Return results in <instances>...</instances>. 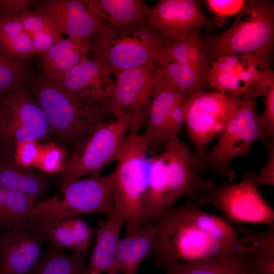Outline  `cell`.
<instances>
[{"label":"cell","mask_w":274,"mask_h":274,"mask_svg":"<svg viewBox=\"0 0 274 274\" xmlns=\"http://www.w3.org/2000/svg\"><path fill=\"white\" fill-rule=\"evenodd\" d=\"M19 18L24 31L31 38L40 32L61 34L48 15L41 9L33 11L29 10Z\"/></svg>","instance_id":"e575fe53"},{"label":"cell","mask_w":274,"mask_h":274,"mask_svg":"<svg viewBox=\"0 0 274 274\" xmlns=\"http://www.w3.org/2000/svg\"><path fill=\"white\" fill-rule=\"evenodd\" d=\"M199 167L178 136L170 139L160 154L148 157L147 223L182 196L194 201L204 183Z\"/></svg>","instance_id":"7a4b0ae2"},{"label":"cell","mask_w":274,"mask_h":274,"mask_svg":"<svg viewBox=\"0 0 274 274\" xmlns=\"http://www.w3.org/2000/svg\"><path fill=\"white\" fill-rule=\"evenodd\" d=\"M239 99L217 91H201L186 97L184 103L188 136L195 156L203 154L208 144L219 136L234 115Z\"/></svg>","instance_id":"4fadbf2b"},{"label":"cell","mask_w":274,"mask_h":274,"mask_svg":"<svg viewBox=\"0 0 274 274\" xmlns=\"http://www.w3.org/2000/svg\"><path fill=\"white\" fill-rule=\"evenodd\" d=\"M162 74L159 64L122 70L115 75L108 107L116 118L126 120L128 133L146 123L154 91Z\"/></svg>","instance_id":"8fae6325"},{"label":"cell","mask_w":274,"mask_h":274,"mask_svg":"<svg viewBox=\"0 0 274 274\" xmlns=\"http://www.w3.org/2000/svg\"><path fill=\"white\" fill-rule=\"evenodd\" d=\"M273 41V2L250 0L230 27L203 42L208 58L215 60L227 55H250L270 66Z\"/></svg>","instance_id":"5b68a950"},{"label":"cell","mask_w":274,"mask_h":274,"mask_svg":"<svg viewBox=\"0 0 274 274\" xmlns=\"http://www.w3.org/2000/svg\"><path fill=\"white\" fill-rule=\"evenodd\" d=\"M13 150V160L16 164L26 168L36 166L41 150V145L38 142L29 141L17 143Z\"/></svg>","instance_id":"74e56055"},{"label":"cell","mask_w":274,"mask_h":274,"mask_svg":"<svg viewBox=\"0 0 274 274\" xmlns=\"http://www.w3.org/2000/svg\"><path fill=\"white\" fill-rule=\"evenodd\" d=\"M207 81L214 91L222 92L238 99L257 98L235 74L218 73L210 68Z\"/></svg>","instance_id":"4dcf8cb0"},{"label":"cell","mask_w":274,"mask_h":274,"mask_svg":"<svg viewBox=\"0 0 274 274\" xmlns=\"http://www.w3.org/2000/svg\"><path fill=\"white\" fill-rule=\"evenodd\" d=\"M90 40L92 58L101 61L114 75L159 64L163 51L174 41L145 22L123 26L105 24Z\"/></svg>","instance_id":"3957f363"},{"label":"cell","mask_w":274,"mask_h":274,"mask_svg":"<svg viewBox=\"0 0 274 274\" xmlns=\"http://www.w3.org/2000/svg\"><path fill=\"white\" fill-rule=\"evenodd\" d=\"M43 239L26 221L0 232V274H30L40 261Z\"/></svg>","instance_id":"9a60e30c"},{"label":"cell","mask_w":274,"mask_h":274,"mask_svg":"<svg viewBox=\"0 0 274 274\" xmlns=\"http://www.w3.org/2000/svg\"><path fill=\"white\" fill-rule=\"evenodd\" d=\"M50 130L44 113L25 85L0 98V147L47 140Z\"/></svg>","instance_id":"7c38bea8"},{"label":"cell","mask_w":274,"mask_h":274,"mask_svg":"<svg viewBox=\"0 0 274 274\" xmlns=\"http://www.w3.org/2000/svg\"><path fill=\"white\" fill-rule=\"evenodd\" d=\"M128 122L116 118L94 126L67 159L62 173V185L86 176L99 174L116 161L128 132Z\"/></svg>","instance_id":"30bf717a"},{"label":"cell","mask_w":274,"mask_h":274,"mask_svg":"<svg viewBox=\"0 0 274 274\" xmlns=\"http://www.w3.org/2000/svg\"><path fill=\"white\" fill-rule=\"evenodd\" d=\"M85 254L67 255L51 245L30 274H88Z\"/></svg>","instance_id":"484cf974"},{"label":"cell","mask_w":274,"mask_h":274,"mask_svg":"<svg viewBox=\"0 0 274 274\" xmlns=\"http://www.w3.org/2000/svg\"><path fill=\"white\" fill-rule=\"evenodd\" d=\"M48 184V180L13 160L0 158V187L20 192L37 198Z\"/></svg>","instance_id":"d4e9b609"},{"label":"cell","mask_w":274,"mask_h":274,"mask_svg":"<svg viewBox=\"0 0 274 274\" xmlns=\"http://www.w3.org/2000/svg\"><path fill=\"white\" fill-rule=\"evenodd\" d=\"M198 206L210 204L218 209L229 223L274 224V211L250 180L247 173L241 182L219 185L206 181L195 201Z\"/></svg>","instance_id":"9c48e42d"},{"label":"cell","mask_w":274,"mask_h":274,"mask_svg":"<svg viewBox=\"0 0 274 274\" xmlns=\"http://www.w3.org/2000/svg\"><path fill=\"white\" fill-rule=\"evenodd\" d=\"M250 249L196 262L172 263L164 267V274H251L245 258Z\"/></svg>","instance_id":"603a6c76"},{"label":"cell","mask_w":274,"mask_h":274,"mask_svg":"<svg viewBox=\"0 0 274 274\" xmlns=\"http://www.w3.org/2000/svg\"><path fill=\"white\" fill-rule=\"evenodd\" d=\"M124 223L123 218L116 212L100 224L87 266L88 274H113L116 250Z\"/></svg>","instance_id":"44dd1931"},{"label":"cell","mask_w":274,"mask_h":274,"mask_svg":"<svg viewBox=\"0 0 274 274\" xmlns=\"http://www.w3.org/2000/svg\"><path fill=\"white\" fill-rule=\"evenodd\" d=\"M89 11L104 24L123 26L145 22L151 8L141 0L83 1Z\"/></svg>","instance_id":"7402d4cb"},{"label":"cell","mask_w":274,"mask_h":274,"mask_svg":"<svg viewBox=\"0 0 274 274\" xmlns=\"http://www.w3.org/2000/svg\"><path fill=\"white\" fill-rule=\"evenodd\" d=\"M32 3L30 0H0V18L19 17L29 11Z\"/></svg>","instance_id":"7bdbcfd3"},{"label":"cell","mask_w":274,"mask_h":274,"mask_svg":"<svg viewBox=\"0 0 274 274\" xmlns=\"http://www.w3.org/2000/svg\"><path fill=\"white\" fill-rule=\"evenodd\" d=\"M160 66L171 78L184 97L206 91L207 77L189 63L169 62Z\"/></svg>","instance_id":"f1b7e54d"},{"label":"cell","mask_w":274,"mask_h":274,"mask_svg":"<svg viewBox=\"0 0 274 274\" xmlns=\"http://www.w3.org/2000/svg\"><path fill=\"white\" fill-rule=\"evenodd\" d=\"M155 228L152 223L126 229L119 239L115 253L113 274H136L144 259L153 248Z\"/></svg>","instance_id":"d6986e66"},{"label":"cell","mask_w":274,"mask_h":274,"mask_svg":"<svg viewBox=\"0 0 274 274\" xmlns=\"http://www.w3.org/2000/svg\"><path fill=\"white\" fill-rule=\"evenodd\" d=\"M62 38L61 34L50 32L37 33L31 37L33 49L36 53H43Z\"/></svg>","instance_id":"f6af8a7d"},{"label":"cell","mask_w":274,"mask_h":274,"mask_svg":"<svg viewBox=\"0 0 274 274\" xmlns=\"http://www.w3.org/2000/svg\"><path fill=\"white\" fill-rule=\"evenodd\" d=\"M256 106V99H239L234 115L214 146L201 155H193L200 166L207 165L213 174L231 182L235 180L236 174L229 166L230 163L237 157H247L256 141L267 142Z\"/></svg>","instance_id":"ba28073f"},{"label":"cell","mask_w":274,"mask_h":274,"mask_svg":"<svg viewBox=\"0 0 274 274\" xmlns=\"http://www.w3.org/2000/svg\"><path fill=\"white\" fill-rule=\"evenodd\" d=\"M36 199L20 192L0 187V226L8 230L25 221Z\"/></svg>","instance_id":"4316f807"},{"label":"cell","mask_w":274,"mask_h":274,"mask_svg":"<svg viewBox=\"0 0 274 274\" xmlns=\"http://www.w3.org/2000/svg\"><path fill=\"white\" fill-rule=\"evenodd\" d=\"M201 4L198 0H160L151 8L147 23L174 41L185 39L195 30L219 26L222 22L205 14Z\"/></svg>","instance_id":"5bb4252c"},{"label":"cell","mask_w":274,"mask_h":274,"mask_svg":"<svg viewBox=\"0 0 274 274\" xmlns=\"http://www.w3.org/2000/svg\"><path fill=\"white\" fill-rule=\"evenodd\" d=\"M38 234L58 248L68 249L73 252L74 250V235L67 218L48 223L41 229Z\"/></svg>","instance_id":"1f68e13d"},{"label":"cell","mask_w":274,"mask_h":274,"mask_svg":"<svg viewBox=\"0 0 274 274\" xmlns=\"http://www.w3.org/2000/svg\"><path fill=\"white\" fill-rule=\"evenodd\" d=\"M208 8L223 22L228 17L238 15L246 4L245 0H207L205 1Z\"/></svg>","instance_id":"60d3db41"},{"label":"cell","mask_w":274,"mask_h":274,"mask_svg":"<svg viewBox=\"0 0 274 274\" xmlns=\"http://www.w3.org/2000/svg\"><path fill=\"white\" fill-rule=\"evenodd\" d=\"M30 75L26 60L9 56L0 51V98L25 85Z\"/></svg>","instance_id":"f546056e"},{"label":"cell","mask_w":274,"mask_h":274,"mask_svg":"<svg viewBox=\"0 0 274 274\" xmlns=\"http://www.w3.org/2000/svg\"><path fill=\"white\" fill-rule=\"evenodd\" d=\"M41 10L50 17L62 35L75 39L90 38L104 23L88 10L83 1L45 0Z\"/></svg>","instance_id":"e0dca14e"},{"label":"cell","mask_w":274,"mask_h":274,"mask_svg":"<svg viewBox=\"0 0 274 274\" xmlns=\"http://www.w3.org/2000/svg\"><path fill=\"white\" fill-rule=\"evenodd\" d=\"M151 222L154 226L155 237L150 255L159 266L201 261L250 248L243 237L227 243L202 231L189 220L183 205L160 212Z\"/></svg>","instance_id":"6da1fadb"},{"label":"cell","mask_w":274,"mask_h":274,"mask_svg":"<svg viewBox=\"0 0 274 274\" xmlns=\"http://www.w3.org/2000/svg\"><path fill=\"white\" fill-rule=\"evenodd\" d=\"M264 96V110L260 120L266 141L274 139V84L270 85Z\"/></svg>","instance_id":"f35d334b"},{"label":"cell","mask_w":274,"mask_h":274,"mask_svg":"<svg viewBox=\"0 0 274 274\" xmlns=\"http://www.w3.org/2000/svg\"><path fill=\"white\" fill-rule=\"evenodd\" d=\"M66 160L64 150L53 142H49L41 145L40 155L36 167L47 174L62 173Z\"/></svg>","instance_id":"d6a6232c"},{"label":"cell","mask_w":274,"mask_h":274,"mask_svg":"<svg viewBox=\"0 0 274 274\" xmlns=\"http://www.w3.org/2000/svg\"><path fill=\"white\" fill-rule=\"evenodd\" d=\"M243 59L244 55H224L214 60L210 69L218 73L235 74Z\"/></svg>","instance_id":"ee69618b"},{"label":"cell","mask_w":274,"mask_h":274,"mask_svg":"<svg viewBox=\"0 0 274 274\" xmlns=\"http://www.w3.org/2000/svg\"><path fill=\"white\" fill-rule=\"evenodd\" d=\"M114 75L100 60L83 58L68 71L54 79L67 90L108 106Z\"/></svg>","instance_id":"2e32d148"},{"label":"cell","mask_w":274,"mask_h":274,"mask_svg":"<svg viewBox=\"0 0 274 274\" xmlns=\"http://www.w3.org/2000/svg\"><path fill=\"white\" fill-rule=\"evenodd\" d=\"M267 150V160L259 174L251 172L247 174L251 181L257 187L259 185L274 186V139L264 143Z\"/></svg>","instance_id":"ab89813d"},{"label":"cell","mask_w":274,"mask_h":274,"mask_svg":"<svg viewBox=\"0 0 274 274\" xmlns=\"http://www.w3.org/2000/svg\"><path fill=\"white\" fill-rule=\"evenodd\" d=\"M90 38H62L43 53L40 54L43 77L56 78L90 55Z\"/></svg>","instance_id":"ffe728a7"},{"label":"cell","mask_w":274,"mask_h":274,"mask_svg":"<svg viewBox=\"0 0 274 274\" xmlns=\"http://www.w3.org/2000/svg\"><path fill=\"white\" fill-rule=\"evenodd\" d=\"M237 231L252 244V248L245 253L251 273L274 274V224L262 232L239 224Z\"/></svg>","instance_id":"cb8c5ba5"},{"label":"cell","mask_w":274,"mask_h":274,"mask_svg":"<svg viewBox=\"0 0 274 274\" xmlns=\"http://www.w3.org/2000/svg\"><path fill=\"white\" fill-rule=\"evenodd\" d=\"M147 146L138 132L126 136L113 177V200L130 229L147 224Z\"/></svg>","instance_id":"52a82bcc"},{"label":"cell","mask_w":274,"mask_h":274,"mask_svg":"<svg viewBox=\"0 0 274 274\" xmlns=\"http://www.w3.org/2000/svg\"><path fill=\"white\" fill-rule=\"evenodd\" d=\"M0 51L9 56L24 60L36 54L31 38L26 32L1 42Z\"/></svg>","instance_id":"d590c367"},{"label":"cell","mask_w":274,"mask_h":274,"mask_svg":"<svg viewBox=\"0 0 274 274\" xmlns=\"http://www.w3.org/2000/svg\"><path fill=\"white\" fill-rule=\"evenodd\" d=\"M187 39L188 63L207 77L210 68L207 51L200 30L192 31Z\"/></svg>","instance_id":"836d02e7"},{"label":"cell","mask_w":274,"mask_h":274,"mask_svg":"<svg viewBox=\"0 0 274 274\" xmlns=\"http://www.w3.org/2000/svg\"><path fill=\"white\" fill-rule=\"evenodd\" d=\"M184 97L171 78L163 71L151 100L146 128L142 135L148 150L165 148L169 140L167 124L173 107Z\"/></svg>","instance_id":"ac0fdd59"},{"label":"cell","mask_w":274,"mask_h":274,"mask_svg":"<svg viewBox=\"0 0 274 274\" xmlns=\"http://www.w3.org/2000/svg\"><path fill=\"white\" fill-rule=\"evenodd\" d=\"M185 98L178 101L172 108L167 124V135L169 140L178 136L181 132L185 123L184 103Z\"/></svg>","instance_id":"b9f144b4"},{"label":"cell","mask_w":274,"mask_h":274,"mask_svg":"<svg viewBox=\"0 0 274 274\" xmlns=\"http://www.w3.org/2000/svg\"><path fill=\"white\" fill-rule=\"evenodd\" d=\"M117 212L113 200V177L100 174L72 180L62 185L60 193L35 202L26 222L37 233L55 220L81 215Z\"/></svg>","instance_id":"8992f818"},{"label":"cell","mask_w":274,"mask_h":274,"mask_svg":"<svg viewBox=\"0 0 274 274\" xmlns=\"http://www.w3.org/2000/svg\"><path fill=\"white\" fill-rule=\"evenodd\" d=\"M67 218L74 237L75 248L73 252L85 254L90 246L94 231L80 217Z\"/></svg>","instance_id":"8d00e7d4"},{"label":"cell","mask_w":274,"mask_h":274,"mask_svg":"<svg viewBox=\"0 0 274 274\" xmlns=\"http://www.w3.org/2000/svg\"><path fill=\"white\" fill-rule=\"evenodd\" d=\"M34 94L51 133L64 144L77 146L94 126L106 121L107 113H111L108 106L72 93L53 79L43 77L35 86Z\"/></svg>","instance_id":"277c9868"},{"label":"cell","mask_w":274,"mask_h":274,"mask_svg":"<svg viewBox=\"0 0 274 274\" xmlns=\"http://www.w3.org/2000/svg\"><path fill=\"white\" fill-rule=\"evenodd\" d=\"M183 206L189 220L202 231L224 242L232 243L238 239L236 231L221 217L203 211L191 200Z\"/></svg>","instance_id":"83f0119b"}]
</instances>
